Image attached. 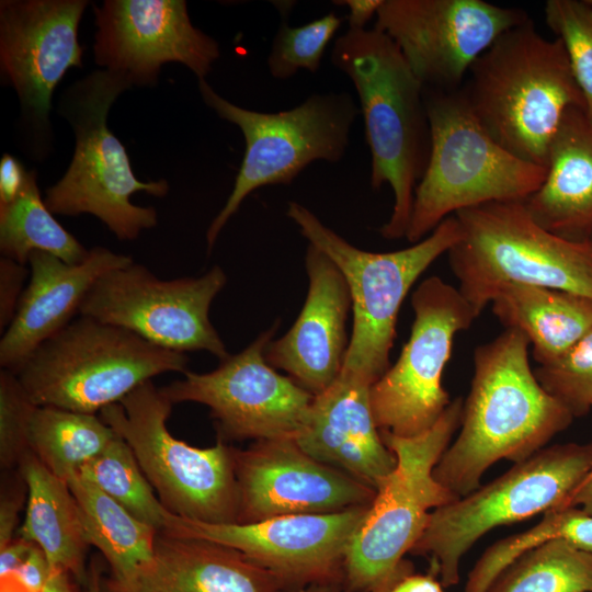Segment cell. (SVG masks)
I'll list each match as a JSON object with an SVG mask.
<instances>
[{
  "instance_id": "30bf717a",
  "label": "cell",
  "mask_w": 592,
  "mask_h": 592,
  "mask_svg": "<svg viewBox=\"0 0 592 592\" xmlns=\"http://www.w3.org/2000/svg\"><path fill=\"white\" fill-rule=\"evenodd\" d=\"M592 473V442L544 447L502 476L430 514L412 554L428 555L444 588L459 582L463 556L489 531L565 505Z\"/></svg>"
},
{
  "instance_id": "ee69618b",
  "label": "cell",
  "mask_w": 592,
  "mask_h": 592,
  "mask_svg": "<svg viewBox=\"0 0 592 592\" xmlns=\"http://www.w3.org/2000/svg\"><path fill=\"white\" fill-rule=\"evenodd\" d=\"M75 583H78L73 577L57 568H52L49 577L41 592H76Z\"/></svg>"
},
{
  "instance_id": "ac0fdd59",
  "label": "cell",
  "mask_w": 592,
  "mask_h": 592,
  "mask_svg": "<svg viewBox=\"0 0 592 592\" xmlns=\"http://www.w3.org/2000/svg\"><path fill=\"white\" fill-rule=\"evenodd\" d=\"M368 508L282 515L246 524L208 523L171 513L162 532L236 549L273 572L285 589L343 584L345 551Z\"/></svg>"
},
{
  "instance_id": "4316f807",
  "label": "cell",
  "mask_w": 592,
  "mask_h": 592,
  "mask_svg": "<svg viewBox=\"0 0 592 592\" xmlns=\"http://www.w3.org/2000/svg\"><path fill=\"white\" fill-rule=\"evenodd\" d=\"M491 308L505 329L524 334L538 365L562 355L592 328V298L544 286L511 284Z\"/></svg>"
},
{
  "instance_id": "7402d4cb",
  "label": "cell",
  "mask_w": 592,
  "mask_h": 592,
  "mask_svg": "<svg viewBox=\"0 0 592 592\" xmlns=\"http://www.w3.org/2000/svg\"><path fill=\"white\" fill-rule=\"evenodd\" d=\"M133 262L130 255L104 247L90 249L87 259L76 264L32 252L29 282L0 340L1 368L18 374L39 345L73 320L99 278Z\"/></svg>"
},
{
  "instance_id": "f546056e",
  "label": "cell",
  "mask_w": 592,
  "mask_h": 592,
  "mask_svg": "<svg viewBox=\"0 0 592 592\" xmlns=\"http://www.w3.org/2000/svg\"><path fill=\"white\" fill-rule=\"evenodd\" d=\"M35 170L27 171L16 198L0 206V251L22 265L34 251L50 253L69 264L87 259L86 249L53 216L36 183Z\"/></svg>"
},
{
  "instance_id": "836d02e7",
  "label": "cell",
  "mask_w": 592,
  "mask_h": 592,
  "mask_svg": "<svg viewBox=\"0 0 592 592\" xmlns=\"http://www.w3.org/2000/svg\"><path fill=\"white\" fill-rule=\"evenodd\" d=\"M544 12L546 24L565 47L587 111L592 116V2L548 0Z\"/></svg>"
},
{
  "instance_id": "9a60e30c",
  "label": "cell",
  "mask_w": 592,
  "mask_h": 592,
  "mask_svg": "<svg viewBox=\"0 0 592 592\" xmlns=\"http://www.w3.org/2000/svg\"><path fill=\"white\" fill-rule=\"evenodd\" d=\"M276 328L277 323L212 372L186 371L183 378L161 387V392L173 405L207 406L224 441L296 439L315 396L267 363L265 349Z\"/></svg>"
},
{
  "instance_id": "8d00e7d4",
  "label": "cell",
  "mask_w": 592,
  "mask_h": 592,
  "mask_svg": "<svg viewBox=\"0 0 592 592\" xmlns=\"http://www.w3.org/2000/svg\"><path fill=\"white\" fill-rule=\"evenodd\" d=\"M27 499L26 483L19 469L2 480L0 496V549L9 545L15 537L19 514Z\"/></svg>"
},
{
  "instance_id": "6da1fadb",
  "label": "cell",
  "mask_w": 592,
  "mask_h": 592,
  "mask_svg": "<svg viewBox=\"0 0 592 592\" xmlns=\"http://www.w3.org/2000/svg\"><path fill=\"white\" fill-rule=\"evenodd\" d=\"M528 348L523 333L505 329L474 351V374L457 436L433 470L456 498L476 490L496 462L527 459L573 420L538 383Z\"/></svg>"
},
{
  "instance_id": "f1b7e54d",
  "label": "cell",
  "mask_w": 592,
  "mask_h": 592,
  "mask_svg": "<svg viewBox=\"0 0 592 592\" xmlns=\"http://www.w3.org/2000/svg\"><path fill=\"white\" fill-rule=\"evenodd\" d=\"M114 435L100 415L50 406H37L30 423L31 452L52 474L67 482Z\"/></svg>"
},
{
  "instance_id": "2e32d148",
  "label": "cell",
  "mask_w": 592,
  "mask_h": 592,
  "mask_svg": "<svg viewBox=\"0 0 592 592\" xmlns=\"http://www.w3.org/2000/svg\"><path fill=\"white\" fill-rule=\"evenodd\" d=\"M86 0L0 1V66L16 92L30 150L45 156L52 141L49 113L55 88L82 67L78 27Z\"/></svg>"
},
{
  "instance_id": "e575fe53",
  "label": "cell",
  "mask_w": 592,
  "mask_h": 592,
  "mask_svg": "<svg viewBox=\"0 0 592 592\" xmlns=\"http://www.w3.org/2000/svg\"><path fill=\"white\" fill-rule=\"evenodd\" d=\"M534 374L573 418L587 414L592 409V328L562 355L538 365Z\"/></svg>"
},
{
  "instance_id": "4fadbf2b",
  "label": "cell",
  "mask_w": 592,
  "mask_h": 592,
  "mask_svg": "<svg viewBox=\"0 0 592 592\" xmlns=\"http://www.w3.org/2000/svg\"><path fill=\"white\" fill-rule=\"evenodd\" d=\"M414 320L392 366L371 387L379 431L412 437L430 430L451 403L442 375L455 335L478 318L458 288L431 276L411 297Z\"/></svg>"
},
{
  "instance_id": "f6af8a7d",
  "label": "cell",
  "mask_w": 592,
  "mask_h": 592,
  "mask_svg": "<svg viewBox=\"0 0 592 592\" xmlns=\"http://www.w3.org/2000/svg\"><path fill=\"white\" fill-rule=\"evenodd\" d=\"M570 505L581 508L589 514H592V473L573 494Z\"/></svg>"
},
{
  "instance_id": "d6986e66",
  "label": "cell",
  "mask_w": 592,
  "mask_h": 592,
  "mask_svg": "<svg viewBox=\"0 0 592 592\" xmlns=\"http://www.w3.org/2000/svg\"><path fill=\"white\" fill-rule=\"evenodd\" d=\"M93 9L95 62L130 87L155 86L167 62L205 79L220 56L217 41L192 24L184 0H105Z\"/></svg>"
},
{
  "instance_id": "7c38bea8",
  "label": "cell",
  "mask_w": 592,
  "mask_h": 592,
  "mask_svg": "<svg viewBox=\"0 0 592 592\" xmlns=\"http://www.w3.org/2000/svg\"><path fill=\"white\" fill-rule=\"evenodd\" d=\"M172 407L148 380L99 415L130 446L168 511L208 523H237L239 493L232 447L220 437L205 448L174 437L167 426Z\"/></svg>"
},
{
  "instance_id": "c3c4849f",
  "label": "cell",
  "mask_w": 592,
  "mask_h": 592,
  "mask_svg": "<svg viewBox=\"0 0 592 592\" xmlns=\"http://www.w3.org/2000/svg\"><path fill=\"white\" fill-rule=\"evenodd\" d=\"M592 2V0H590Z\"/></svg>"
},
{
  "instance_id": "83f0119b",
  "label": "cell",
  "mask_w": 592,
  "mask_h": 592,
  "mask_svg": "<svg viewBox=\"0 0 592 592\" xmlns=\"http://www.w3.org/2000/svg\"><path fill=\"white\" fill-rule=\"evenodd\" d=\"M84 533L109 565V576L123 580L153 555L158 531L141 522L80 475L68 480Z\"/></svg>"
},
{
  "instance_id": "1f68e13d",
  "label": "cell",
  "mask_w": 592,
  "mask_h": 592,
  "mask_svg": "<svg viewBox=\"0 0 592 592\" xmlns=\"http://www.w3.org/2000/svg\"><path fill=\"white\" fill-rule=\"evenodd\" d=\"M78 475L91 481L141 522L164 531L171 514L140 468L126 441L115 433L106 447Z\"/></svg>"
},
{
  "instance_id": "8992f818",
  "label": "cell",
  "mask_w": 592,
  "mask_h": 592,
  "mask_svg": "<svg viewBox=\"0 0 592 592\" xmlns=\"http://www.w3.org/2000/svg\"><path fill=\"white\" fill-rule=\"evenodd\" d=\"M460 237L447 251L458 291L477 317L511 284L592 298V241L543 228L524 202L488 203L455 214Z\"/></svg>"
},
{
  "instance_id": "cb8c5ba5",
  "label": "cell",
  "mask_w": 592,
  "mask_h": 592,
  "mask_svg": "<svg viewBox=\"0 0 592 592\" xmlns=\"http://www.w3.org/2000/svg\"><path fill=\"white\" fill-rule=\"evenodd\" d=\"M283 582L242 553L158 532L153 555L132 576L102 577V592H278Z\"/></svg>"
},
{
  "instance_id": "5b68a950",
  "label": "cell",
  "mask_w": 592,
  "mask_h": 592,
  "mask_svg": "<svg viewBox=\"0 0 592 592\" xmlns=\"http://www.w3.org/2000/svg\"><path fill=\"white\" fill-rule=\"evenodd\" d=\"M430 126L428 163L413 198L406 238L421 241L457 212L488 203L525 202L546 168L499 145L479 124L463 93L424 89Z\"/></svg>"
},
{
  "instance_id": "52a82bcc",
  "label": "cell",
  "mask_w": 592,
  "mask_h": 592,
  "mask_svg": "<svg viewBox=\"0 0 592 592\" xmlns=\"http://www.w3.org/2000/svg\"><path fill=\"white\" fill-rule=\"evenodd\" d=\"M129 83L109 70H94L62 93L58 111L75 134V151L62 178L48 187L44 202L53 214L99 218L119 240H135L158 223L157 210L130 202L145 192L163 197L164 179L139 181L124 145L107 126L112 104Z\"/></svg>"
},
{
  "instance_id": "3957f363",
  "label": "cell",
  "mask_w": 592,
  "mask_h": 592,
  "mask_svg": "<svg viewBox=\"0 0 592 592\" xmlns=\"http://www.w3.org/2000/svg\"><path fill=\"white\" fill-rule=\"evenodd\" d=\"M468 73L463 95L483 129L544 168L565 113L587 109L561 41L543 36L530 19L499 36Z\"/></svg>"
},
{
  "instance_id": "7dc6e473",
  "label": "cell",
  "mask_w": 592,
  "mask_h": 592,
  "mask_svg": "<svg viewBox=\"0 0 592 592\" xmlns=\"http://www.w3.org/2000/svg\"><path fill=\"white\" fill-rule=\"evenodd\" d=\"M278 592H345L342 583H318L298 588H286Z\"/></svg>"
},
{
  "instance_id": "ffe728a7",
  "label": "cell",
  "mask_w": 592,
  "mask_h": 592,
  "mask_svg": "<svg viewBox=\"0 0 592 592\" xmlns=\"http://www.w3.org/2000/svg\"><path fill=\"white\" fill-rule=\"evenodd\" d=\"M239 493L237 523L282 515L334 513L371 505L376 490L307 454L295 439L231 448Z\"/></svg>"
},
{
  "instance_id": "7a4b0ae2",
  "label": "cell",
  "mask_w": 592,
  "mask_h": 592,
  "mask_svg": "<svg viewBox=\"0 0 592 592\" xmlns=\"http://www.w3.org/2000/svg\"><path fill=\"white\" fill-rule=\"evenodd\" d=\"M331 61L350 78L360 100L371 185L388 184L394 194L391 215L379 232L386 239L406 237L430 151L424 87L394 41L376 27L348 29L335 38Z\"/></svg>"
},
{
  "instance_id": "b9f144b4",
  "label": "cell",
  "mask_w": 592,
  "mask_h": 592,
  "mask_svg": "<svg viewBox=\"0 0 592 592\" xmlns=\"http://www.w3.org/2000/svg\"><path fill=\"white\" fill-rule=\"evenodd\" d=\"M33 543L18 536L9 545L0 549L1 580L12 577L18 567L33 547Z\"/></svg>"
},
{
  "instance_id": "4dcf8cb0",
  "label": "cell",
  "mask_w": 592,
  "mask_h": 592,
  "mask_svg": "<svg viewBox=\"0 0 592 592\" xmlns=\"http://www.w3.org/2000/svg\"><path fill=\"white\" fill-rule=\"evenodd\" d=\"M486 592H592V555L548 540L516 558Z\"/></svg>"
},
{
  "instance_id": "9c48e42d",
  "label": "cell",
  "mask_w": 592,
  "mask_h": 592,
  "mask_svg": "<svg viewBox=\"0 0 592 592\" xmlns=\"http://www.w3.org/2000/svg\"><path fill=\"white\" fill-rule=\"evenodd\" d=\"M187 363L185 353L80 316L39 345L16 375L36 406L95 414L158 375L184 374Z\"/></svg>"
},
{
  "instance_id": "484cf974",
  "label": "cell",
  "mask_w": 592,
  "mask_h": 592,
  "mask_svg": "<svg viewBox=\"0 0 592 592\" xmlns=\"http://www.w3.org/2000/svg\"><path fill=\"white\" fill-rule=\"evenodd\" d=\"M18 469L27 488L25 516L18 536L37 545L50 568L69 572L83 587L90 545L68 482L52 474L33 453Z\"/></svg>"
},
{
  "instance_id": "e0dca14e",
  "label": "cell",
  "mask_w": 592,
  "mask_h": 592,
  "mask_svg": "<svg viewBox=\"0 0 592 592\" xmlns=\"http://www.w3.org/2000/svg\"><path fill=\"white\" fill-rule=\"evenodd\" d=\"M528 20L483 0H384L374 27L398 46L424 89L448 92L508 30Z\"/></svg>"
},
{
  "instance_id": "277c9868",
  "label": "cell",
  "mask_w": 592,
  "mask_h": 592,
  "mask_svg": "<svg viewBox=\"0 0 592 592\" xmlns=\"http://www.w3.org/2000/svg\"><path fill=\"white\" fill-rule=\"evenodd\" d=\"M463 402L451 401L437 422L412 437L380 431L395 454L392 471L379 483L362 524L345 551V592H388L412 573L403 556L423 534L430 514L455 499L433 476L442 454L459 429Z\"/></svg>"
},
{
  "instance_id": "8fae6325",
  "label": "cell",
  "mask_w": 592,
  "mask_h": 592,
  "mask_svg": "<svg viewBox=\"0 0 592 592\" xmlns=\"http://www.w3.org/2000/svg\"><path fill=\"white\" fill-rule=\"evenodd\" d=\"M204 103L239 127L244 155L225 205L206 231L210 252L221 229L246 197L265 185L289 184L315 161L339 162L350 145L360 107L348 92L314 93L299 105L276 113L238 106L198 80Z\"/></svg>"
},
{
  "instance_id": "d590c367",
  "label": "cell",
  "mask_w": 592,
  "mask_h": 592,
  "mask_svg": "<svg viewBox=\"0 0 592 592\" xmlns=\"http://www.w3.org/2000/svg\"><path fill=\"white\" fill-rule=\"evenodd\" d=\"M37 406L32 401L16 374L0 372V465L18 469L31 454L30 423Z\"/></svg>"
},
{
  "instance_id": "ba28073f",
  "label": "cell",
  "mask_w": 592,
  "mask_h": 592,
  "mask_svg": "<svg viewBox=\"0 0 592 592\" xmlns=\"http://www.w3.org/2000/svg\"><path fill=\"white\" fill-rule=\"evenodd\" d=\"M286 215L326 253L345 278L353 311L352 334L341 374L374 385L389 368L401 304L420 275L460 237L455 215L412 246L391 252L358 249L311 210L289 202Z\"/></svg>"
},
{
  "instance_id": "bcb514c9",
  "label": "cell",
  "mask_w": 592,
  "mask_h": 592,
  "mask_svg": "<svg viewBox=\"0 0 592 592\" xmlns=\"http://www.w3.org/2000/svg\"><path fill=\"white\" fill-rule=\"evenodd\" d=\"M103 573L102 562L94 558L89 563L88 578L83 585V592H102L101 582Z\"/></svg>"
},
{
  "instance_id": "7bdbcfd3",
  "label": "cell",
  "mask_w": 592,
  "mask_h": 592,
  "mask_svg": "<svg viewBox=\"0 0 592 592\" xmlns=\"http://www.w3.org/2000/svg\"><path fill=\"white\" fill-rule=\"evenodd\" d=\"M388 592H443V585L431 574L410 573L394 584Z\"/></svg>"
},
{
  "instance_id": "d6a6232c",
  "label": "cell",
  "mask_w": 592,
  "mask_h": 592,
  "mask_svg": "<svg viewBox=\"0 0 592 592\" xmlns=\"http://www.w3.org/2000/svg\"><path fill=\"white\" fill-rule=\"evenodd\" d=\"M342 21L334 12L295 27L283 21L267 56L270 75L274 79L286 80L300 69L316 73Z\"/></svg>"
},
{
  "instance_id": "d4e9b609",
  "label": "cell",
  "mask_w": 592,
  "mask_h": 592,
  "mask_svg": "<svg viewBox=\"0 0 592 592\" xmlns=\"http://www.w3.org/2000/svg\"><path fill=\"white\" fill-rule=\"evenodd\" d=\"M524 203L551 234L592 241V116L585 107L565 113L549 148L546 177Z\"/></svg>"
},
{
  "instance_id": "5bb4252c",
  "label": "cell",
  "mask_w": 592,
  "mask_h": 592,
  "mask_svg": "<svg viewBox=\"0 0 592 592\" xmlns=\"http://www.w3.org/2000/svg\"><path fill=\"white\" fill-rule=\"evenodd\" d=\"M227 276L219 266L197 277L161 280L130 263L104 274L83 299L79 315L127 329L160 348L229 356L209 319Z\"/></svg>"
},
{
  "instance_id": "60d3db41",
  "label": "cell",
  "mask_w": 592,
  "mask_h": 592,
  "mask_svg": "<svg viewBox=\"0 0 592 592\" xmlns=\"http://www.w3.org/2000/svg\"><path fill=\"white\" fill-rule=\"evenodd\" d=\"M384 0H337V5H344L349 13L346 21L350 30H364L366 24L377 14Z\"/></svg>"
},
{
  "instance_id": "ab89813d",
  "label": "cell",
  "mask_w": 592,
  "mask_h": 592,
  "mask_svg": "<svg viewBox=\"0 0 592 592\" xmlns=\"http://www.w3.org/2000/svg\"><path fill=\"white\" fill-rule=\"evenodd\" d=\"M27 175L23 164L10 153L0 160V206L12 203L20 194Z\"/></svg>"
},
{
  "instance_id": "44dd1931",
  "label": "cell",
  "mask_w": 592,
  "mask_h": 592,
  "mask_svg": "<svg viewBox=\"0 0 592 592\" xmlns=\"http://www.w3.org/2000/svg\"><path fill=\"white\" fill-rule=\"evenodd\" d=\"M305 265L309 278L305 304L292 328L267 344L265 358L317 396L343 368L349 346L345 321L352 305L344 276L326 253L309 244Z\"/></svg>"
},
{
  "instance_id": "74e56055",
  "label": "cell",
  "mask_w": 592,
  "mask_h": 592,
  "mask_svg": "<svg viewBox=\"0 0 592 592\" xmlns=\"http://www.w3.org/2000/svg\"><path fill=\"white\" fill-rule=\"evenodd\" d=\"M30 270L9 258L0 259V329L3 332L16 312Z\"/></svg>"
},
{
  "instance_id": "603a6c76",
  "label": "cell",
  "mask_w": 592,
  "mask_h": 592,
  "mask_svg": "<svg viewBox=\"0 0 592 592\" xmlns=\"http://www.w3.org/2000/svg\"><path fill=\"white\" fill-rule=\"evenodd\" d=\"M372 386L340 374L327 390L315 396L307 423L295 441L314 458L376 490L397 459L376 425Z\"/></svg>"
},
{
  "instance_id": "f35d334b",
  "label": "cell",
  "mask_w": 592,
  "mask_h": 592,
  "mask_svg": "<svg viewBox=\"0 0 592 592\" xmlns=\"http://www.w3.org/2000/svg\"><path fill=\"white\" fill-rule=\"evenodd\" d=\"M50 570L45 554L34 544L12 577L25 592H41Z\"/></svg>"
}]
</instances>
